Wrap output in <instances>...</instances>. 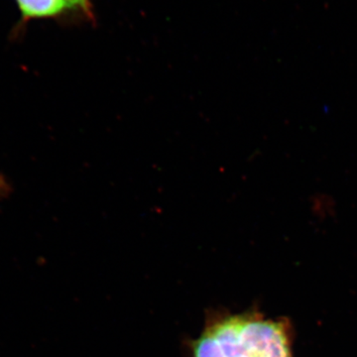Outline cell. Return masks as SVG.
I'll return each instance as SVG.
<instances>
[{
	"instance_id": "cell-1",
	"label": "cell",
	"mask_w": 357,
	"mask_h": 357,
	"mask_svg": "<svg viewBox=\"0 0 357 357\" xmlns=\"http://www.w3.org/2000/svg\"><path fill=\"white\" fill-rule=\"evenodd\" d=\"M192 357H294L290 328L255 312L213 316L192 342Z\"/></svg>"
},
{
	"instance_id": "cell-2",
	"label": "cell",
	"mask_w": 357,
	"mask_h": 357,
	"mask_svg": "<svg viewBox=\"0 0 357 357\" xmlns=\"http://www.w3.org/2000/svg\"><path fill=\"white\" fill-rule=\"evenodd\" d=\"M16 2L25 20L56 17L67 8L63 0H16Z\"/></svg>"
},
{
	"instance_id": "cell-3",
	"label": "cell",
	"mask_w": 357,
	"mask_h": 357,
	"mask_svg": "<svg viewBox=\"0 0 357 357\" xmlns=\"http://www.w3.org/2000/svg\"><path fill=\"white\" fill-rule=\"evenodd\" d=\"M67 8H81L82 10L89 11V0H63Z\"/></svg>"
}]
</instances>
